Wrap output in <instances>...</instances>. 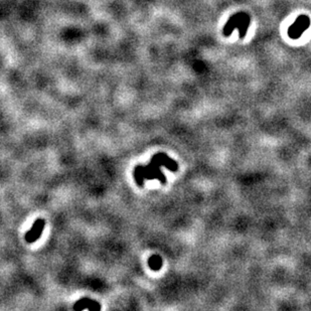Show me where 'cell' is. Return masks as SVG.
<instances>
[{
    "label": "cell",
    "instance_id": "3",
    "mask_svg": "<svg viewBox=\"0 0 311 311\" xmlns=\"http://www.w3.org/2000/svg\"><path fill=\"white\" fill-rule=\"evenodd\" d=\"M44 226H46V220H44L43 218L36 219L33 223L32 227L31 228V230L26 234V237H25L26 241L30 244L36 242L41 237Z\"/></svg>",
    "mask_w": 311,
    "mask_h": 311
},
{
    "label": "cell",
    "instance_id": "6",
    "mask_svg": "<svg viewBox=\"0 0 311 311\" xmlns=\"http://www.w3.org/2000/svg\"><path fill=\"white\" fill-rule=\"evenodd\" d=\"M149 266L154 270H157L158 268H160L161 267L160 258H158L157 256H153L152 258H150L149 259Z\"/></svg>",
    "mask_w": 311,
    "mask_h": 311
},
{
    "label": "cell",
    "instance_id": "4",
    "mask_svg": "<svg viewBox=\"0 0 311 311\" xmlns=\"http://www.w3.org/2000/svg\"><path fill=\"white\" fill-rule=\"evenodd\" d=\"M73 308L76 311H81L84 309L98 311V310H101L102 307H101V304L95 300H92L90 298H82L75 303Z\"/></svg>",
    "mask_w": 311,
    "mask_h": 311
},
{
    "label": "cell",
    "instance_id": "1",
    "mask_svg": "<svg viewBox=\"0 0 311 311\" xmlns=\"http://www.w3.org/2000/svg\"><path fill=\"white\" fill-rule=\"evenodd\" d=\"M250 15L246 12H238L230 17L224 28V34L229 36L234 30H238L241 38H244L250 27Z\"/></svg>",
    "mask_w": 311,
    "mask_h": 311
},
{
    "label": "cell",
    "instance_id": "2",
    "mask_svg": "<svg viewBox=\"0 0 311 311\" xmlns=\"http://www.w3.org/2000/svg\"><path fill=\"white\" fill-rule=\"evenodd\" d=\"M310 26V18L306 15H300L297 17L294 24L288 30V34L293 39L299 38L304 31Z\"/></svg>",
    "mask_w": 311,
    "mask_h": 311
},
{
    "label": "cell",
    "instance_id": "5",
    "mask_svg": "<svg viewBox=\"0 0 311 311\" xmlns=\"http://www.w3.org/2000/svg\"><path fill=\"white\" fill-rule=\"evenodd\" d=\"M134 177L135 181L137 183L138 186H143V182H144V176H143V171H142V166L138 165L135 169H134Z\"/></svg>",
    "mask_w": 311,
    "mask_h": 311
}]
</instances>
